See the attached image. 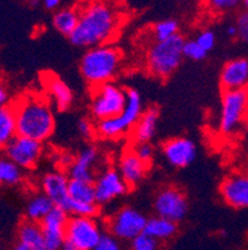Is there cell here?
Returning a JSON list of instances; mask_svg holds the SVG:
<instances>
[{
	"mask_svg": "<svg viewBox=\"0 0 248 250\" xmlns=\"http://www.w3.org/2000/svg\"><path fill=\"white\" fill-rule=\"evenodd\" d=\"M120 24L117 6L106 1H92L81 6V17L70 42L77 47L111 44Z\"/></svg>",
	"mask_w": 248,
	"mask_h": 250,
	"instance_id": "cell-1",
	"label": "cell"
},
{
	"mask_svg": "<svg viewBox=\"0 0 248 250\" xmlns=\"http://www.w3.org/2000/svg\"><path fill=\"white\" fill-rule=\"evenodd\" d=\"M17 117L18 136L44 142L55 132L56 121L50 100L38 94H25L11 104Z\"/></svg>",
	"mask_w": 248,
	"mask_h": 250,
	"instance_id": "cell-2",
	"label": "cell"
},
{
	"mask_svg": "<svg viewBox=\"0 0 248 250\" xmlns=\"http://www.w3.org/2000/svg\"><path fill=\"white\" fill-rule=\"evenodd\" d=\"M123 62V52L111 44L87 49L79 61V71L91 88L113 83Z\"/></svg>",
	"mask_w": 248,
	"mask_h": 250,
	"instance_id": "cell-3",
	"label": "cell"
},
{
	"mask_svg": "<svg viewBox=\"0 0 248 250\" xmlns=\"http://www.w3.org/2000/svg\"><path fill=\"white\" fill-rule=\"evenodd\" d=\"M185 39L177 34L165 42H153L145 54V67L152 76L167 80L179 69L183 61Z\"/></svg>",
	"mask_w": 248,
	"mask_h": 250,
	"instance_id": "cell-4",
	"label": "cell"
},
{
	"mask_svg": "<svg viewBox=\"0 0 248 250\" xmlns=\"http://www.w3.org/2000/svg\"><path fill=\"white\" fill-rule=\"evenodd\" d=\"M126 108L118 117L103 120L95 124V136L103 140H117L132 132L143 115L142 96L135 88H127Z\"/></svg>",
	"mask_w": 248,
	"mask_h": 250,
	"instance_id": "cell-5",
	"label": "cell"
},
{
	"mask_svg": "<svg viewBox=\"0 0 248 250\" xmlns=\"http://www.w3.org/2000/svg\"><path fill=\"white\" fill-rule=\"evenodd\" d=\"M127 104V92L114 83L92 88L90 111L95 121L118 117Z\"/></svg>",
	"mask_w": 248,
	"mask_h": 250,
	"instance_id": "cell-6",
	"label": "cell"
},
{
	"mask_svg": "<svg viewBox=\"0 0 248 250\" xmlns=\"http://www.w3.org/2000/svg\"><path fill=\"white\" fill-rule=\"evenodd\" d=\"M248 88L245 90L222 91L221 113L218 128L224 135H232L238 127L247 121Z\"/></svg>",
	"mask_w": 248,
	"mask_h": 250,
	"instance_id": "cell-7",
	"label": "cell"
},
{
	"mask_svg": "<svg viewBox=\"0 0 248 250\" xmlns=\"http://www.w3.org/2000/svg\"><path fill=\"white\" fill-rule=\"evenodd\" d=\"M148 218L142 212L132 207H122L106 220V229L119 242H133L144 234Z\"/></svg>",
	"mask_w": 248,
	"mask_h": 250,
	"instance_id": "cell-8",
	"label": "cell"
},
{
	"mask_svg": "<svg viewBox=\"0 0 248 250\" xmlns=\"http://www.w3.org/2000/svg\"><path fill=\"white\" fill-rule=\"evenodd\" d=\"M103 235L97 218L70 215L66 228V240L81 250H93L99 244Z\"/></svg>",
	"mask_w": 248,
	"mask_h": 250,
	"instance_id": "cell-9",
	"label": "cell"
},
{
	"mask_svg": "<svg viewBox=\"0 0 248 250\" xmlns=\"http://www.w3.org/2000/svg\"><path fill=\"white\" fill-rule=\"evenodd\" d=\"M68 197H70V203H68L67 213L70 215L90 218L98 217L101 207L95 201L93 182L70 179Z\"/></svg>",
	"mask_w": 248,
	"mask_h": 250,
	"instance_id": "cell-10",
	"label": "cell"
},
{
	"mask_svg": "<svg viewBox=\"0 0 248 250\" xmlns=\"http://www.w3.org/2000/svg\"><path fill=\"white\" fill-rule=\"evenodd\" d=\"M154 210L158 217L174 223L181 222L188 214V197L183 189L175 186L160 188L154 198Z\"/></svg>",
	"mask_w": 248,
	"mask_h": 250,
	"instance_id": "cell-11",
	"label": "cell"
},
{
	"mask_svg": "<svg viewBox=\"0 0 248 250\" xmlns=\"http://www.w3.org/2000/svg\"><path fill=\"white\" fill-rule=\"evenodd\" d=\"M95 201L99 207L109 204L128 193L131 188L124 182L117 168L107 167L97 174L95 182Z\"/></svg>",
	"mask_w": 248,
	"mask_h": 250,
	"instance_id": "cell-12",
	"label": "cell"
},
{
	"mask_svg": "<svg viewBox=\"0 0 248 250\" xmlns=\"http://www.w3.org/2000/svg\"><path fill=\"white\" fill-rule=\"evenodd\" d=\"M44 153V146L38 141L17 136L5 148V156L22 170L34 169Z\"/></svg>",
	"mask_w": 248,
	"mask_h": 250,
	"instance_id": "cell-13",
	"label": "cell"
},
{
	"mask_svg": "<svg viewBox=\"0 0 248 250\" xmlns=\"http://www.w3.org/2000/svg\"><path fill=\"white\" fill-rule=\"evenodd\" d=\"M220 194L227 206L248 209V172H232L220 184Z\"/></svg>",
	"mask_w": 248,
	"mask_h": 250,
	"instance_id": "cell-14",
	"label": "cell"
},
{
	"mask_svg": "<svg viewBox=\"0 0 248 250\" xmlns=\"http://www.w3.org/2000/svg\"><path fill=\"white\" fill-rule=\"evenodd\" d=\"M70 214L55 207L49 215L40 223L44 233L46 250H61L66 242V228Z\"/></svg>",
	"mask_w": 248,
	"mask_h": 250,
	"instance_id": "cell-15",
	"label": "cell"
},
{
	"mask_svg": "<svg viewBox=\"0 0 248 250\" xmlns=\"http://www.w3.org/2000/svg\"><path fill=\"white\" fill-rule=\"evenodd\" d=\"M161 152L170 166L175 168H185L196 158L197 147L190 138L174 137L163 143Z\"/></svg>",
	"mask_w": 248,
	"mask_h": 250,
	"instance_id": "cell-16",
	"label": "cell"
},
{
	"mask_svg": "<svg viewBox=\"0 0 248 250\" xmlns=\"http://www.w3.org/2000/svg\"><path fill=\"white\" fill-rule=\"evenodd\" d=\"M41 192L54 203L55 207L63 209L67 212L70 197H68V186L70 177L62 170H52L44 174L41 178Z\"/></svg>",
	"mask_w": 248,
	"mask_h": 250,
	"instance_id": "cell-17",
	"label": "cell"
},
{
	"mask_svg": "<svg viewBox=\"0 0 248 250\" xmlns=\"http://www.w3.org/2000/svg\"><path fill=\"white\" fill-rule=\"evenodd\" d=\"M222 91L248 88V59L236 58L227 61L220 74Z\"/></svg>",
	"mask_w": 248,
	"mask_h": 250,
	"instance_id": "cell-18",
	"label": "cell"
},
{
	"mask_svg": "<svg viewBox=\"0 0 248 250\" xmlns=\"http://www.w3.org/2000/svg\"><path fill=\"white\" fill-rule=\"evenodd\" d=\"M149 168L150 166L142 162L129 147L120 154L117 169L124 182L128 184V187L135 188L140 182L144 181Z\"/></svg>",
	"mask_w": 248,
	"mask_h": 250,
	"instance_id": "cell-19",
	"label": "cell"
},
{
	"mask_svg": "<svg viewBox=\"0 0 248 250\" xmlns=\"http://www.w3.org/2000/svg\"><path fill=\"white\" fill-rule=\"evenodd\" d=\"M99 160V151L95 146H87L82 149L68 167V177L76 181L95 182V166Z\"/></svg>",
	"mask_w": 248,
	"mask_h": 250,
	"instance_id": "cell-20",
	"label": "cell"
},
{
	"mask_svg": "<svg viewBox=\"0 0 248 250\" xmlns=\"http://www.w3.org/2000/svg\"><path fill=\"white\" fill-rule=\"evenodd\" d=\"M42 85L58 111H66L71 107L74 94L67 83L61 80L57 75L46 72L42 77Z\"/></svg>",
	"mask_w": 248,
	"mask_h": 250,
	"instance_id": "cell-21",
	"label": "cell"
},
{
	"mask_svg": "<svg viewBox=\"0 0 248 250\" xmlns=\"http://www.w3.org/2000/svg\"><path fill=\"white\" fill-rule=\"evenodd\" d=\"M159 121V110L155 106L147 108L143 112L139 121L136 122L131 132V140L133 145L136 143H150L156 132Z\"/></svg>",
	"mask_w": 248,
	"mask_h": 250,
	"instance_id": "cell-22",
	"label": "cell"
},
{
	"mask_svg": "<svg viewBox=\"0 0 248 250\" xmlns=\"http://www.w3.org/2000/svg\"><path fill=\"white\" fill-rule=\"evenodd\" d=\"M79 17H81V6H62L52 17V26L55 30L62 34L63 36H70L76 30L78 25Z\"/></svg>",
	"mask_w": 248,
	"mask_h": 250,
	"instance_id": "cell-23",
	"label": "cell"
},
{
	"mask_svg": "<svg viewBox=\"0 0 248 250\" xmlns=\"http://www.w3.org/2000/svg\"><path fill=\"white\" fill-rule=\"evenodd\" d=\"M18 240L19 244L31 250H46L44 233L40 223L30 222L26 219L20 223L18 228Z\"/></svg>",
	"mask_w": 248,
	"mask_h": 250,
	"instance_id": "cell-24",
	"label": "cell"
},
{
	"mask_svg": "<svg viewBox=\"0 0 248 250\" xmlns=\"http://www.w3.org/2000/svg\"><path fill=\"white\" fill-rule=\"evenodd\" d=\"M177 228H179L177 223L156 215V217L148 219L144 234H147L148 236L153 238L159 243L168 242L176 235Z\"/></svg>",
	"mask_w": 248,
	"mask_h": 250,
	"instance_id": "cell-25",
	"label": "cell"
},
{
	"mask_svg": "<svg viewBox=\"0 0 248 250\" xmlns=\"http://www.w3.org/2000/svg\"><path fill=\"white\" fill-rule=\"evenodd\" d=\"M55 208L54 203L47 198L42 192L35 193L29 198L25 207V217L26 220L41 223Z\"/></svg>",
	"mask_w": 248,
	"mask_h": 250,
	"instance_id": "cell-26",
	"label": "cell"
},
{
	"mask_svg": "<svg viewBox=\"0 0 248 250\" xmlns=\"http://www.w3.org/2000/svg\"><path fill=\"white\" fill-rule=\"evenodd\" d=\"M17 136V117L13 106H0V149L5 151Z\"/></svg>",
	"mask_w": 248,
	"mask_h": 250,
	"instance_id": "cell-27",
	"label": "cell"
},
{
	"mask_svg": "<svg viewBox=\"0 0 248 250\" xmlns=\"http://www.w3.org/2000/svg\"><path fill=\"white\" fill-rule=\"evenodd\" d=\"M24 181V172L6 156H0V186L14 187Z\"/></svg>",
	"mask_w": 248,
	"mask_h": 250,
	"instance_id": "cell-28",
	"label": "cell"
},
{
	"mask_svg": "<svg viewBox=\"0 0 248 250\" xmlns=\"http://www.w3.org/2000/svg\"><path fill=\"white\" fill-rule=\"evenodd\" d=\"M177 34H179V22L172 19L156 22L152 28V38L156 42L169 40Z\"/></svg>",
	"mask_w": 248,
	"mask_h": 250,
	"instance_id": "cell-29",
	"label": "cell"
},
{
	"mask_svg": "<svg viewBox=\"0 0 248 250\" xmlns=\"http://www.w3.org/2000/svg\"><path fill=\"white\" fill-rule=\"evenodd\" d=\"M208 55V52L202 50L195 40H185L183 46V56L192 61H201Z\"/></svg>",
	"mask_w": 248,
	"mask_h": 250,
	"instance_id": "cell-30",
	"label": "cell"
},
{
	"mask_svg": "<svg viewBox=\"0 0 248 250\" xmlns=\"http://www.w3.org/2000/svg\"><path fill=\"white\" fill-rule=\"evenodd\" d=\"M160 243L155 239L148 236L147 234H142L138 238L131 242V250H160Z\"/></svg>",
	"mask_w": 248,
	"mask_h": 250,
	"instance_id": "cell-31",
	"label": "cell"
},
{
	"mask_svg": "<svg viewBox=\"0 0 248 250\" xmlns=\"http://www.w3.org/2000/svg\"><path fill=\"white\" fill-rule=\"evenodd\" d=\"M131 148L135 153V156L139 158L142 162L147 163V165H152L154 158V148L150 143H136L133 145L132 143Z\"/></svg>",
	"mask_w": 248,
	"mask_h": 250,
	"instance_id": "cell-32",
	"label": "cell"
},
{
	"mask_svg": "<svg viewBox=\"0 0 248 250\" xmlns=\"http://www.w3.org/2000/svg\"><path fill=\"white\" fill-rule=\"evenodd\" d=\"M195 42L200 45L202 50H205L206 52L211 51V50L215 47L216 44V35L213 31L211 30H202L201 33L197 34L196 39H195Z\"/></svg>",
	"mask_w": 248,
	"mask_h": 250,
	"instance_id": "cell-33",
	"label": "cell"
},
{
	"mask_svg": "<svg viewBox=\"0 0 248 250\" xmlns=\"http://www.w3.org/2000/svg\"><path fill=\"white\" fill-rule=\"evenodd\" d=\"M236 29H237V38L241 42H248V10L245 9L237 15L236 19Z\"/></svg>",
	"mask_w": 248,
	"mask_h": 250,
	"instance_id": "cell-34",
	"label": "cell"
},
{
	"mask_svg": "<svg viewBox=\"0 0 248 250\" xmlns=\"http://www.w3.org/2000/svg\"><path fill=\"white\" fill-rule=\"evenodd\" d=\"M208 5L216 13L224 14V13H229V11L237 9L240 1L237 0H212V1H209Z\"/></svg>",
	"mask_w": 248,
	"mask_h": 250,
	"instance_id": "cell-35",
	"label": "cell"
},
{
	"mask_svg": "<svg viewBox=\"0 0 248 250\" xmlns=\"http://www.w3.org/2000/svg\"><path fill=\"white\" fill-rule=\"evenodd\" d=\"M93 250H123V247L119 240L115 239L114 236L108 233H104L99 244Z\"/></svg>",
	"mask_w": 248,
	"mask_h": 250,
	"instance_id": "cell-36",
	"label": "cell"
},
{
	"mask_svg": "<svg viewBox=\"0 0 248 250\" xmlns=\"http://www.w3.org/2000/svg\"><path fill=\"white\" fill-rule=\"evenodd\" d=\"M79 135L86 140H90L93 136H95V125L88 118H81L77 125Z\"/></svg>",
	"mask_w": 248,
	"mask_h": 250,
	"instance_id": "cell-37",
	"label": "cell"
},
{
	"mask_svg": "<svg viewBox=\"0 0 248 250\" xmlns=\"http://www.w3.org/2000/svg\"><path fill=\"white\" fill-rule=\"evenodd\" d=\"M11 104V94L6 83L0 79V106Z\"/></svg>",
	"mask_w": 248,
	"mask_h": 250,
	"instance_id": "cell-38",
	"label": "cell"
},
{
	"mask_svg": "<svg viewBox=\"0 0 248 250\" xmlns=\"http://www.w3.org/2000/svg\"><path fill=\"white\" fill-rule=\"evenodd\" d=\"M41 4H42L44 9L49 11H54V13H56L58 9L62 8L61 6V4H62L61 0H44V1H41Z\"/></svg>",
	"mask_w": 248,
	"mask_h": 250,
	"instance_id": "cell-39",
	"label": "cell"
},
{
	"mask_svg": "<svg viewBox=\"0 0 248 250\" xmlns=\"http://www.w3.org/2000/svg\"><path fill=\"white\" fill-rule=\"evenodd\" d=\"M226 35L229 38H237V29L236 25H229L226 28Z\"/></svg>",
	"mask_w": 248,
	"mask_h": 250,
	"instance_id": "cell-40",
	"label": "cell"
},
{
	"mask_svg": "<svg viewBox=\"0 0 248 250\" xmlns=\"http://www.w3.org/2000/svg\"><path fill=\"white\" fill-rule=\"evenodd\" d=\"M61 250H81L79 248H77L76 245H74L72 243H70L68 240H66L65 244H63V247L61 248Z\"/></svg>",
	"mask_w": 248,
	"mask_h": 250,
	"instance_id": "cell-41",
	"label": "cell"
},
{
	"mask_svg": "<svg viewBox=\"0 0 248 250\" xmlns=\"http://www.w3.org/2000/svg\"><path fill=\"white\" fill-rule=\"evenodd\" d=\"M13 250H31V249H29V248L24 247V245H21V244H19V243H18L17 245H14Z\"/></svg>",
	"mask_w": 248,
	"mask_h": 250,
	"instance_id": "cell-42",
	"label": "cell"
},
{
	"mask_svg": "<svg viewBox=\"0 0 248 250\" xmlns=\"http://www.w3.org/2000/svg\"><path fill=\"white\" fill-rule=\"evenodd\" d=\"M242 4H243V6H245V9H247L248 10V0H245Z\"/></svg>",
	"mask_w": 248,
	"mask_h": 250,
	"instance_id": "cell-43",
	"label": "cell"
},
{
	"mask_svg": "<svg viewBox=\"0 0 248 250\" xmlns=\"http://www.w3.org/2000/svg\"><path fill=\"white\" fill-rule=\"evenodd\" d=\"M247 122H248V116H247Z\"/></svg>",
	"mask_w": 248,
	"mask_h": 250,
	"instance_id": "cell-44",
	"label": "cell"
}]
</instances>
